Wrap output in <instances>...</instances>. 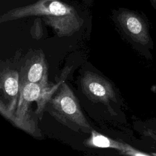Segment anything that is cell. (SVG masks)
Instances as JSON below:
<instances>
[{"label":"cell","instance_id":"cell-1","mask_svg":"<svg viewBox=\"0 0 156 156\" xmlns=\"http://www.w3.org/2000/svg\"><path fill=\"white\" fill-rule=\"evenodd\" d=\"M83 13L80 4L70 0H34L3 13L0 23L37 16L43 18L58 37H69L83 26Z\"/></svg>","mask_w":156,"mask_h":156},{"label":"cell","instance_id":"cell-2","mask_svg":"<svg viewBox=\"0 0 156 156\" xmlns=\"http://www.w3.org/2000/svg\"><path fill=\"white\" fill-rule=\"evenodd\" d=\"M46 105L52 116L72 130L85 133L92 130L80 108L79 101L65 83H61L59 88L56 89Z\"/></svg>","mask_w":156,"mask_h":156},{"label":"cell","instance_id":"cell-3","mask_svg":"<svg viewBox=\"0 0 156 156\" xmlns=\"http://www.w3.org/2000/svg\"><path fill=\"white\" fill-rule=\"evenodd\" d=\"M112 18L115 23L147 58H152L151 51L154 42L150 35V24L146 15L124 7L113 9Z\"/></svg>","mask_w":156,"mask_h":156},{"label":"cell","instance_id":"cell-4","mask_svg":"<svg viewBox=\"0 0 156 156\" xmlns=\"http://www.w3.org/2000/svg\"><path fill=\"white\" fill-rule=\"evenodd\" d=\"M56 89L49 87L48 83H30L23 80L20 87L19 100L15 116H9L7 118L15 121V125L18 127L32 132L29 127L31 126V122H29L26 115L29 104L36 101L37 102L36 113H40Z\"/></svg>","mask_w":156,"mask_h":156},{"label":"cell","instance_id":"cell-5","mask_svg":"<svg viewBox=\"0 0 156 156\" xmlns=\"http://www.w3.org/2000/svg\"><path fill=\"white\" fill-rule=\"evenodd\" d=\"M83 93L93 102H100L108 107L110 103H117L116 96L112 84L106 79L93 72H85L80 80Z\"/></svg>","mask_w":156,"mask_h":156},{"label":"cell","instance_id":"cell-6","mask_svg":"<svg viewBox=\"0 0 156 156\" xmlns=\"http://www.w3.org/2000/svg\"><path fill=\"white\" fill-rule=\"evenodd\" d=\"M19 75L14 70H7L1 73V88L3 91L5 98L9 101L7 105L1 102V112L2 114H11L15 111L18 100L20 91Z\"/></svg>","mask_w":156,"mask_h":156},{"label":"cell","instance_id":"cell-7","mask_svg":"<svg viewBox=\"0 0 156 156\" xmlns=\"http://www.w3.org/2000/svg\"><path fill=\"white\" fill-rule=\"evenodd\" d=\"M88 146L102 148H113L121 151L123 154L130 155H146L147 154L141 152L130 146L115 141L104 135L91 130V137L87 141Z\"/></svg>","mask_w":156,"mask_h":156},{"label":"cell","instance_id":"cell-8","mask_svg":"<svg viewBox=\"0 0 156 156\" xmlns=\"http://www.w3.org/2000/svg\"><path fill=\"white\" fill-rule=\"evenodd\" d=\"M47 67L42 55H38L30 62L24 81L30 83H48Z\"/></svg>","mask_w":156,"mask_h":156},{"label":"cell","instance_id":"cell-9","mask_svg":"<svg viewBox=\"0 0 156 156\" xmlns=\"http://www.w3.org/2000/svg\"><path fill=\"white\" fill-rule=\"evenodd\" d=\"M81 1L83 2V3L85 5H86L87 6H90V5H92L94 0H81Z\"/></svg>","mask_w":156,"mask_h":156},{"label":"cell","instance_id":"cell-10","mask_svg":"<svg viewBox=\"0 0 156 156\" xmlns=\"http://www.w3.org/2000/svg\"><path fill=\"white\" fill-rule=\"evenodd\" d=\"M149 2L152 7L156 10V0H149Z\"/></svg>","mask_w":156,"mask_h":156}]
</instances>
